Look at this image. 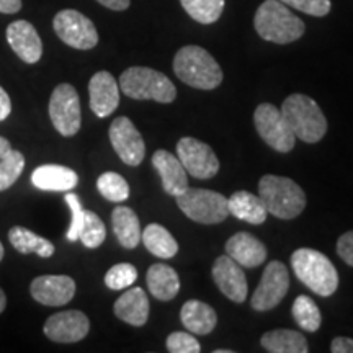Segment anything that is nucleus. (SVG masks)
I'll use <instances>...</instances> for the list:
<instances>
[{
    "mask_svg": "<svg viewBox=\"0 0 353 353\" xmlns=\"http://www.w3.org/2000/svg\"><path fill=\"white\" fill-rule=\"evenodd\" d=\"M174 72L183 83L200 90H213L223 82V69L218 61L205 48L195 44H188L176 51Z\"/></svg>",
    "mask_w": 353,
    "mask_h": 353,
    "instance_id": "obj_1",
    "label": "nucleus"
},
{
    "mask_svg": "<svg viewBox=\"0 0 353 353\" xmlns=\"http://www.w3.org/2000/svg\"><path fill=\"white\" fill-rule=\"evenodd\" d=\"M254 26L260 38L276 44L296 41L306 30L303 20L280 0H265L255 12Z\"/></svg>",
    "mask_w": 353,
    "mask_h": 353,
    "instance_id": "obj_2",
    "label": "nucleus"
},
{
    "mask_svg": "<svg viewBox=\"0 0 353 353\" xmlns=\"http://www.w3.org/2000/svg\"><path fill=\"white\" fill-rule=\"evenodd\" d=\"M259 196L268 213L278 219H294L306 208V193L288 176L263 175L259 182Z\"/></svg>",
    "mask_w": 353,
    "mask_h": 353,
    "instance_id": "obj_3",
    "label": "nucleus"
},
{
    "mask_svg": "<svg viewBox=\"0 0 353 353\" xmlns=\"http://www.w3.org/2000/svg\"><path fill=\"white\" fill-rule=\"evenodd\" d=\"M291 268L298 280L319 296H330L339 288V273L334 263L319 250L307 247L294 250L291 255Z\"/></svg>",
    "mask_w": 353,
    "mask_h": 353,
    "instance_id": "obj_4",
    "label": "nucleus"
},
{
    "mask_svg": "<svg viewBox=\"0 0 353 353\" xmlns=\"http://www.w3.org/2000/svg\"><path fill=\"white\" fill-rule=\"evenodd\" d=\"M281 113L293 130L296 139L304 143H319L327 132V120L319 105L311 97L293 94L285 99Z\"/></svg>",
    "mask_w": 353,
    "mask_h": 353,
    "instance_id": "obj_5",
    "label": "nucleus"
},
{
    "mask_svg": "<svg viewBox=\"0 0 353 353\" xmlns=\"http://www.w3.org/2000/svg\"><path fill=\"white\" fill-rule=\"evenodd\" d=\"M121 92L134 100H154L159 103H172L176 97V88L165 74L151 68L126 69L120 77Z\"/></svg>",
    "mask_w": 353,
    "mask_h": 353,
    "instance_id": "obj_6",
    "label": "nucleus"
},
{
    "mask_svg": "<svg viewBox=\"0 0 353 353\" xmlns=\"http://www.w3.org/2000/svg\"><path fill=\"white\" fill-rule=\"evenodd\" d=\"M176 198L182 213L195 223L219 224L229 216L228 198L206 188H187Z\"/></svg>",
    "mask_w": 353,
    "mask_h": 353,
    "instance_id": "obj_7",
    "label": "nucleus"
},
{
    "mask_svg": "<svg viewBox=\"0 0 353 353\" xmlns=\"http://www.w3.org/2000/svg\"><path fill=\"white\" fill-rule=\"evenodd\" d=\"M255 130L259 136L278 152H290L296 144V136L286 121V118L272 103H262L254 113Z\"/></svg>",
    "mask_w": 353,
    "mask_h": 353,
    "instance_id": "obj_8",
    "label": "nucleus"
},
{
    "mask_svg": "<svg viewBox=\"0 0 353 353\" xmlns=\"http://www.w3.org/2000/svg\"><path fill=\"white\" fill-rule=\"evenodd\" d=\"M50 118L59 134L70 138L81 130L82 114L77 90L70 83H59L50 99Z\"/></svg>",
    "mask_w": 353,
    "mask_h": 353,
    "instance_id": "obj_9",
    "label": "nucleus"
},
{
    "mask_svg": "<svg viewBox=\"0 0 353 353\" xmlns=\"http://www.w3.org/2000/svg\"><path fill=\"white\" fill-rule=\"evenodd\" d=\"M52 26L61 41L76 50H92L99 43V33H97L94 21L72 8L56 13Z\"/></svg>",
    "mask_w": 353,
    "mask_h": 353,
    "instance_id": "obj_10",
    "label": "nucleus"
},
{
    "mask_svg": "<svg viewBox=\"0 0 353 353\" xmlns=\"http://www.w3.org/2000/svg\"><path fill=\"white\" fill-rule=\"evenodd\" d=\"M290 290V273L285 263L278 262V260H272L270 263L265 267V272L262 275V281H260L257 290L254 291L252 306L255 311H270V309L276 307L278 304L283 301Z\"/></svg>",
    "mask_w": 353,
    "mask_h": 353,
    "instance_id": "obj_11",
    "label": "nucleus"
},
{
    "mask_svg": "<svg viewBox=\"0 0 353 353\" xmlns=\"http://www.w3.org/2000/svg\"><path fill=\"white\" fill-rule=\"evenodd\" d=\"M176 157L187 174L196 179H211L219 172V161L213 148L200 139L182 138L176 143Z\"/></svg>",
    "mask_w": 353,
    "mask_h": 353,
    "instance_id": "obj_12",
    "label": "nucleus"
},
{
    "mask_svg": "<svg viewBox=\"0 0 353 353\" xmlns=\"http://www.w3.org/2000/svg\"><path fill=\"white\" fill-rule=\"evenodd\" d=\"M110 141L114 152L126 165L138 167L144 161L145 144L138 128L126 117H118L110 126Z\"/></svg>",
    "mask_w": 353,
    "mask_h": 353,
    "instance_id": "obj_13",
    "label": "nucleus"
},
{
    "mask_svg": "<svg viewBox=\"0 0 353 353\" xmlns=\"http://www.w3.org/2000/svg\"><path fill=\"white\" fill-rule=\"evenodd\" d=\"M43 330L52 342H81L90 330V321L82 311H61L48 317Z\"/></svg>",
    "mask_w": 353,
    "mask_h": 353,
    "instance_id": "obj_14",
    "label": "nucleus"
},
{
    "mask_svg": "<svg viewBox=\"0 0 353 353\" xmlns=\"http://www.w3.org/2000/svg\"><path fill=\"white\" fill-rule=\"evenodd\" d=\"M211 275H213L216 286L228 299L239 304L245 301L249 286H247L245 273L236 260L229 257L228 254L221 255L213 263Z\"/></svg>",
    "mask_w": 353,
    "mask_h": 353,
    "instance_id": "obj_15",
    "label": "nucleus"
},
{
    "mask_svg": "<svg viewBox=\"0 0 353 353\" xmlns=\"http://www.w3.org/2000/svg\"><path fill=\"white\" fill-rule=\"evenodd\" d=\"M30 293L44 306H64L76 294V281L68 275H41L32 281Z\"/></svg>",
    "mask_w": 353,
    "mask_h": 353,
    "instance_id": "obj_16",
    "label": "nucleus"
},
{
    "mask_svg": "<svg viewBox=\"0 0 353 353\" xmlns=\"http://www.w3.org/2000/svg\"><path fill=\"white\" fill-rule=\"evenodd\" d=\"M90 108L99 118H107L120 105V85L108 70H100L88 82Z\"/></svg>",
    "mask_w": 353,
    "mask_h": 353,
    "instance_id": "obj_17",
    "label": "nucleus"
},
{
    "mask_svg": "<svg viewBox=\"0 0 353 353\" xmlns=\"http://www.w3.org/2000/svg\"><path fill=\"white\" fill-rule=\"evenodd\" d=\"M7 41L17 56L26 64H34L43 56V43L37 28L26 20H17L7 26Z\"/></svg>",
    "mask_w": 353,
    "mask_h": 353,
    "instance_id": "obj_18",
    "label": "nucleus"
},
{
    "mask_svg": "<svg viewBox=\"0 0 353 353\" xmlns=\"http://www.w3.org/2000/svg\"><path fill=\"white\" fill-rule=\"evenodd\" d=\"M152 165L161 175L162 187L169 195L179 196L188 188L187 170H185L180 159L172 152L165 151V149H159L152 156Z\"/></svg>",
    "mask_w": 353,
    "mask_h": 353,
    "instance_id": "obj_19",
    "label": "nucleus"
},
{
    "mask_svg": "<svg viewBox=\"0 0 353 353\" xmlns=\"http://www.w3.org/2000/svg\"><path fill=\"white\" fill-rule=\"evenodd\" d=\"M226 254L241 267L255 268L267 259V247L252 234L237 232L226 242Z\"/></svg>",
    "mask_w": 353,
    "mask_h": 353,
    "instance_id": "obj_20",
    "label": "nucleus"
},
{
    "mask_svg": "<svg viewBox=\"0 0 353 353\" xmlns=\"http://www.w3.org/2000/svg\"><path fill=\"white\" fill-rule=\"evenodd\" d=\"M113 311L118 319L125 321L126 324L134 325V327H141L149 319L148 294L144 293L143 288L134 286L117 299Z\"/></svg>",
    "mask_w": 353,
    "mask_h": 353,
    "instance_id": "obj_21",
    "label": "nucleus"
},
{
    "mask_svg": "<svg viewBox=\"0 0 353 353\" xmlns=\"http://www.w3.org/2000/svg\"><path fill=\"white\" fill-rule=\"evenodd\" d=\"M79 176L69 167L46 164L32 174V183L43 192H69L76 188Z\"/></svg>",
    "mask_w": 353,
    "mask_h": 353,
    "instance_id": "obj_22",
    "label": "nucleus"
},
{
    "mask_svg": "<svg viewBox=\"0 0 353 353\" xmlns=\"http://www.w3.org/2000/svg\"><path fill=\"white\" fill-rule=\"evenodd\" d=\"M180 319L188 332L200 335L211 334L218 324V316H216L214 309L200 299H190L185 303L180 311Z\"/></svg>",
    "mask_w": 353,
    "mask_h": 353,
    "instance_id": "obj_23",
    "label": "nucleus"
},
{
    "mask_svg": "<svg viewBox=\"0 0 353 353\" xmlns=\"http://www.w3.org/2000/svg\"><path fill=\"white\" fill-rule=\"evenodd\" d=\"M228 208L229 214L236 216L237 219L245 221L249 224H255V226L263 224L268 216V211L265 208L263 201L260 200V196L245 192V190L234 192L228 198Z\"/></svg>",
    "mask_w": 353,
    "mask_h": 353,
    "instance_id": "obj_24",
    "label": "nucleus"
},
{
    "mask_svg": "<svg viewBox=\"0 0 353 353\" xmlns=\"http://www.w3.org/2000/svg\"><path fill=\"white\" fill-rule=\"evenodd\" d=\"M148 288L159 301H170L180 290V278L174 268L165 263H154L145 275Z\"/></svg>",
    "mask_w": 353,
    "mask_h": 353,
    "instance_id": "obj_25",
    "label": "nucleus"
},
{
    "mask_svg": "<svg viewBox=\"0 0 353 353\" xmlns=\"http://www.w3.org/2000/svg\"><path fill=\"white\" fill-rule=\"evenodd\" d=\"M114 236L125 249H136L141 242V224L134 211L128 206H117L112 213Z\"/></svg>",
    "mask_w": 353,
    "mask_h": 353,
    "instance_id": "obj_26",
    "label": "nucleus"
},
{
    "mask_svg": "<svg viewBox=\"0 0 353 353\" xmlns=\"http://www.w3.org/2000/svg\"><path fill=\"white\" fill-rule=\"evenodd\" d=\"M260 343L270 353H307V341L301 332L290 329L268 330L262 335Z\"/></svg>",
    "mask_w": 353,
    "mask_h": 353,
    "instance_id": "obj_27",
    "label": "nucleus"
},
{
    "mask_svg": "<svg viewBox=\"0 0 353 353\" xmlns=\"http://www.w3.org/2000/svg\"><path fill=\"white\" fill-rule=\"evenodd\" d=\"M8 241H10V244L13 245V249L17 250V252L20 254H37L39 257H51L52 254H54V245H52V242H50L48 239H44V237L38 236V234H34L30 231V229L26 228H20V226H15L10 229V232H8Z\"/></svg>",
    "mask_w": 353,
    "mask_h": 353,
    "instance_id": "obj_28",
    "label": "nucleus"
},
{
    "mask_svg": "<svg viewBox=\"0 0 353 353\" xmlns=\"http://www.w3.org/2000/svg\"><path fill=\"white\" fill-rule=\"evenodd\" d=\"M141 242L152 255L161 259H172L179 252V244L174 236L161 224H149L141 234Z\"/></svg>",
    "mask_w": 353,
    "mask_h": 353,
    "instance_id": "obj_29",
    "label": "nucleus"
},
{
    "mask_svg": "<svg viewBox=\"0 0 353 353\" xmlns=\"http://www.w3.org/2000/svg\"><path fill=\"white\" fill-rule=\"evenodd\" d=\"M291 312H293L296 324L303 330H306V332H317L319 330L322 316L319 307H317V304L312 298L304 296V294L298 296L294 299Z\"/></svg>",
    "mask_w": 353,
    "mask_h": 353,
    "instance_id": "obj_30",
    "label": "nucleus"
},
{
    "mask_svg": "<svg viewBox=\"0 0 353 353\" xmlns=\"http://www.w3.org/2000/svg\"><path fill=\"white\" fill-rule=\"evenodd\" d=\"M183 10L201 25H211L219 20L224 10V0H180Z\"/></svg>",
    "mask_w": 353,
    "mask_h": 353,
    "instance_id": "obj_31",
    "label": "nucleus"
},
{
    "mask_svg": "<svg viewBox=\"0 0 353 353\" xmlns=\"http://www.w3.org/2000/svg\"><path fill=\"white\" fill-rule=\"evenodd\" d=\"M97 188L105 200L121 203L130 196V185L117 172H105L97 180Z\"/></svg>",
    "mask_w": 353,
    "mask_h": 353,
    "instance_id": "obj_32",
    "label": "nucleus"
},
{
    "mask_svg": "<svg viewBox=\"0 0 353 353\" xmlns=\"http://www.w3.org/2000/svg\"><path fill=\"white\" fill-rule=\"evenodd\" d=\"M105 237H107V229H105L103 221L94 211H85L82 229L79 232V239L82 241V244L88 249H97L103 244Z\"/></svg>",
    "mask_w": 353,
    "mask_h": 353,
    "instance_id": "obj_33",
    "label": "nucleus"
},
{
    "mask_svg": "<svg viewBox=\"0 0 353 353\" xmlns=\"http://www.w3.org/2000/svg\"><path fill=\"white\" fill-rule=\"evenodd\" d=\"M25 169V157L19 151L10 149L6 156L0 159V192L8 190L19 180Z\"/></svg>",
    "mask_w": 353,
    "mask_h": 353,
    "instance_id": "obj_34",
    "label": "nucleus"
},
{
    "mask_svg": "<svg viewBox=\"0 0 353 353\" xmlns=\"http://www.w3.org/2000/svg\"><path fill=\"white\" fill-rule=\"evenodd\" d=\"M136 280H138V270L131 263L113 265L105 275V285L114 291L130 288L131 285H134Z\"/></svg>",
    "mask_w": 353,
    "mask_h": 353,
    "instance_id": "obj_35",
    "label": "nucleus"
},
{
    "mask_svg": "<svg viewBox=\"0 0 353 353\" xmlns=\"http://www.w3.org/2000/svg\"><path fill=\"white\" fill-rule=\"evenodd\" d=\"M64 200L69 205L70 213H72V221H70V226L68 231V239L70 242H76V241H79V232H81V229H82L83 213H85V210L82 208V203H81V200H79V196L76 195V193L68 192L65 193Z\"/></svg>",
    "mask_w": 353,
    "mask_h": 353,
    "instance_id": "obj_36",
    "label": "nucleus"
},
{
    "mask_svg": "<svg viewBox=\"0 0 353 353\" xmlns=\"http://www.w3.org/2000/svg\"><path fill=\"white\" fill-rule=\"evenodd\" d=\"M167 350L170 353H200V342L187 332H174L167 337Z\"/></svg>",
    "mask_w": 353,
    "mask_h": 353,
    "instance_id": "obj_37",
    "label": "nucleus"
},
{
    "mask_svg": "<svg viewBox=\"0 0 353 353\" xmlns=\"http://www.w3.org/2000/svg\"><path fill=\"white\" fill-rule=\"evenodd\" d=\"M280 2L311 17H325L332 7L330 0H280Z\"/></svg>",
    "mask_w": 353,
    "mask_h": 353,
    "instance_id": "obj_38",
    "label": "nucleus"
},
{
    "mask_svg": "<svg viewBox=\"0 0 353 353\" xmlns=\"http://www.w3.org/2000/svg\"><path fill=\"white\" fill-rule=\"evenodd\" d=\"M337 254L343 262L353 267V231H348L339 237Z\"/></svg>",
    "mask_w": 353,
    "mask_h": 353,
    "instance_id": "obj_39",
    "label": "nucleus"
},
{
    "mask_svg": "<svg viewBox=\"0 0 353 353\" xmlns=\"http://www.w3.org/2000/svg\"><path fill=\"white\" fill-rule=\"evenodd\" d=\"M330 352L332 353H353V339L335 337L332 343H330Z\"/></svg>",
    "mask_w": 353,
    "mask_h": 353,
    "instance_id": "obj_40",
    "label": "nucleus"
},
{
    "mask_svg": "<svg viewBox=\"0 0 353 353\" xmlns=\"http://www.w3.org/2000/svg\"><path fill=\"white\" fill-rule=\"evenodd\" d=\"M12 112V101L10 97L2 87H0V121H3Z\"/></svg>",
    "mask_w": 353,
    "mask_h": 353,
    "instance_id": "obj_41",
    "label": "nucleus"
},
{
    "mask_svg": "<svg viewBox=\"0 0 353 353\" xmlns=\"http://www.w3.org/2000/svg\"><path fill=\"white\" fill-rule=\"evenodd\" d=\"M97 2L101 3L103 7L110 8V10L114 12H123L130 7L131 0H97Z\"/></svg>",
    "mask_w": 353,
    "mask_h": 353,
    "instance_id": "obj_42",
    "label": "nucleus"
},
{
    "mask_svg": "<svg viewBox=\"0 0 353 353\" xmlns=\"http://www.w3.org/2000/svg\"><path fill=\"white\" fill-rule=\"evenodd\" d=\"M21 8V0H0V13H17Z\"/></svg>",
    "mask_w": 353,
    "mask_h": 353,
    "instance_id": "obj_43",
    "label": "nucleus"
},
{
    "mask_svg": "<svg viewBox=\"0 0 353 353\" xmlns=\"http://www.w3.org/2000/svg\"><path fill=\"white\" fill-rule=\"evenodd\" d=\"M10 149H12L10 143H8L6 138H2V136H0V159L6 156V154L10 151Z\"/></svg>",
    "mask_w": 353,
    "mask_h": 353,
    "instance_id": "obj_44",
    "label": "nucleus"
},
{
    "mask_svg": "<svg viewBox=\"0 0 353 353\" xmlns=\"http://www.w3.org/2000/svg\"><path fill=\"white\" fill-rule=\"evenodd\" d=\"M7 306V298H6V293H3L2 288H0V314L3 312V309Z\"/></svg>",
    "mask_w": 353,
    "mask_h": 353,
    "instance_id": "obj_45",
    "label": "nucleus"
},
{
    "mask_svg": "<svg viewBox=\"0 0 353 353\" xmlns=\"http://www.w3.org/2000/svg\"><path fill=\"white\" fill-rule=\"evenodd\" d=\"M2 259H3V245L2 242H0V262H2Z\"/></svg>",
    "mask_w": 353,
    "mask_h": 353,
    "instance_id": "obj_46",
    "label": "nucleus"
},
{
    "mask_svg": "<svg viewBox=\"0 0 353 353\" xmlns=\"http://www.w3.org/2000/svg\"><path fill=\"white\" fill-rule=\"evenodd\" d=\"M214 353H232V350H224L223 348V350H214Z\"/></svg>",
    "mask_w": 353,
    "mask_h": 353,
    "instance_id": "obj_47",
    "label": "nucleus"
}]
</instances>
